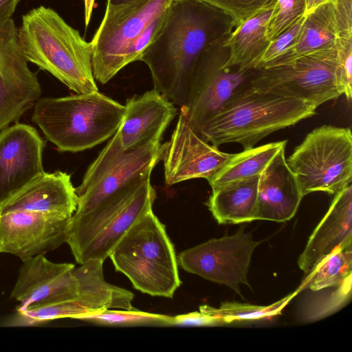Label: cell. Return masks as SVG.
I'll return each instance as SVG.
<instances>
[{"label": "cell", "instance_id": "29", "mask_svg": "<svg viewBox=\"0 0 352 352\" xmlns=\"http://www.w3.org/2000/svg\"><path fill=\"white\" fill-rule=\"evenodd\" d=\"M327 294L312 300L302 312V320L315 322L338 311L351 300L352 274Z\"/></svg>", "mask_w": 352, "mask_h": 352}, {"label": "cell", "instance_id": "17", "mask_svg": "<svg viewBox=\"0 0 352 352\" xmlns=\"http://www.w3.org/2000/svg\"><path fill=\"white\" fill-rule=\"evenodd\" d=\"M124 106L126 110L118 129L124 151L160 141L177 111L175 104L155 89L127 99Z\"/></svg>", "mask_w": 352, "mask_h": 352}, {"label": "cell", "instance_id": "3", "mask_svg": "<svg viewBox=\"0 0 352 352\" xmlns=\"http://www.w3.org/2000/svg\"><path fill=\"white\" fill-rule=\"evenodd\" d=\"M316 108L304 100L262 94L250 86L235 91L195 131L217 147L235 142L248 149L268 135L314 116Z\"/></svg>", "mask_w": 352, "mask_h": 352}, {"label": "cell", "instance_id": "39", "mask_svg": "<svg viewBox=\"0 0 352 352\" xmlns=\"http://www.w3.org/2000/svg\"><path fill=\"white\" fill-rule=\"evenodd\" d=\"M135 0H107V4L111 6H119L122 4L128 3Z\"/></svg>", "mask_w": 352, "mask_h": 352}, {"label": "cell", "instance_id": "18", "mask_svg": "<svg viewBox=\"0 0 352 352\" xmlns=\"http://www.w3.org/2000/svg\"><path fill=\"white\" fill-rule=\"evenodd\" d=\"M77 208L71 175L57 170L43 173L0 204V214L25 210L69 219Z\"/></svg>", "mask_w": 352, "mask_h": 352}, {"label": "cell", "instance_id": "24", "mask_svg": "<svg viewBox=\"0 0 352 352\" xmlns=\"http://www.w3.org/2000/svg\"><path fill=\"white\" fill-rule=\"evenodd\" d=\"M156 192L148 181L130 204L91 243L79 264L89 259L104 261L126 231L142 217L153 210Z\"/></svg>", "mask_w": 352, "mask_h": 352}, {"label": "cell", "instance_id": "34", "mask_svg": "<svg viewBox=\"0 0 352 352\" xmlns=\"http://www.w3.org/2000/svg\"><path fill=\"white\" fill-rule=\"evenodd\" d=\"M166 12L150 23L129 47L124 59L125 66L132 62L140 60L145 50L160 30Z\"/></svg>", "mask_w": 352, "mask_h": 352}, {"label": "cell", "instance_id": "30", "mask_svg": "<svg viewBox=\"0 0 352 352\" xmlns=\"http://www.w3.org/2000/svg\"><path fill=\"white\" fill-rule=\"evenodd\" d=\"M335 83L349 102L352 97V27H338L336 41Z\"/></svg>", "mask_w": 352, "mask_h": 352}, {"label": "cell", "instance_id": "38", "mask_svg": "<svg viewBox=\"0 0 352 352\" xmlns=\"http://www.w3.org/2000/svg\"><path fill=\"white\" fill-rule=\"evenodd\" d=\"M337 0H306L307 1V10L306 13L311 12L314 9L318 7L319 5L327 3L333 2L335 3ZM305 13V14H306Z\"/></svg>", "mask_w": 352, "mask_h": 352}, {"label": "cell", "instance_id": "25", "mask_svg": "<svg viewBox=\"0 0 352 352\" xmlns=\"http://www.w3.org/2000/svg\"><path fill=\"white\" fill-rule=\"evenodd\" d=\"M287 140L271 142L244 149L232 156L207 179L212 189L233 182L260 175Z\"/></svg>", "mask_w": 352, "mask_h": 352}, {"label": "cell", "instance_id": "6", "mask_svg": "<svg viewBox=\"0 0 352 352\" xmlns=\"http://www.w3.org/2000/svg\"><path fill=\"white\" fill-rule=\"evenodd\" d=\"M286 161L302 197L317 191L334 195L351 183V131L332 125L316 128Z\"/></svg>", "mask_w": 352, "mask_h": 352}, {"label": "cell", "instance_id": "13", "mask_svg": "<svg viewBox=\"0 0 352 352\" xmlns=\"http://www.w3.org/2000/svg\"><path fill=\"white\" fill-rule=\"evenodd\" d=\"M233 154L221 151L192 128L184 106L168 142L162 144V160L167 186L197 178L208 179Z\"/></svg>", "mask_w": 352, "mask_h": 352}, {"label": "cell", "instance_id": "8", "mask_svg": "<svg viewBox=\"0 0 352 352\" xmlns=\"http://www.w3.org/2000/svg\"><path fill=\"white\" fill-rule=\"evenodd\" d=\"M162 152L160 141L124 151L117 131L75 188L77 208L73 215L89 213L135 177L153 169L162 160Z\"/></svg>", "mask_w": 352, "mask_h": 352}, {"label": "cell", "instance_id": "35", "mask_svg": "<svg viewBox=\"0 0 352 352\" xmlns=\"http://www.w3.org/2000/svg\"><path fill=\"white\" fill-rule=\"evenodd\" d=\"M223 324L221 320L208 316L200 311L177 315L172 316L171 318V325L210 327Z\"/></svg>", "mask_w": 352, "mask_h": 352}, {"label": "cell", "instance_id": "5", "mask_svg": "<svg viewBox=\"0 0 352 352\" xmlns=\"http://www.w3.org/2000/svg\"><path fill=\"white\" fill-rule=\"evenodd\" d=\"M109 257L144 294L172 298L181 285L174 245L153 210L126 231Z\"/></svg>", "mask_w": 352, "mask_h": 352}, {"label": "cell", "instance_id": "14", "mask_svg": "<svg viewBox=\"0 0 352 352\" xmlns=\"http://www.w3.org/2000/svg\"><path fill=\"white\" fill-rule=\"evenodd\" d=\"M69 219L25 210L0 214V253L24 262L54 250L66 242Z\"/></svg>", "mask_w": 352, "mask_h": 352}, {"label": "cell", "instance_id": "26", "mask_svg": "<svg viewBox=\"0 0 352 352\" xmlns=\"http://www.w3.org/2000/svg\"><path fill=\"white\" fill-rule=\"evenodd\" d=\"M296 292L313 291L339 285L352 274V243L336 248L308 273Z\"/></svg>", "mask_w": 352, "mask_h": 352}, {"label": "cell", "instance_id": "21", "mask_svg": "<svg viewBox=\"0 0 352 352\" xmlns=\"http://www.w3.org/2000/svg\"><path fill=\"white\" fill-rule=\"evenodd\" d=\"M305 16L298 42L261 68L287 64L314 52L335 48L338 30L335 3L320 4Z\"/></svg>", "mask_w": 352, "mask_h": 352}, {"label": "cell", "instance_id": "2", "mask_svg": "<svg viewBox=\"0 0 352 352\" xmlns=\"http://www.w3.org/2000/svg\"><path fill=\"white\" fill-rule=\"evenodd\" d=\"M18 35L28 62L47 71L76 94L98 91L90 43L55 10L43 6L30 10L22 16Z\"/></svg>", "mask_w": 352, "mask_h": 352}, {"label": "cell", "instance_id": "32", "mask_svg": "<svg viewBox=\"0 0 352 352\" xmlns=\"http://www.w3.org/2000/svg\"><path fill=\"white\" fill-rule=\"evenodd\" d=\"M234 18L236 26L261 10L272 6L275 0H201Z\"/></svg>", "mask_w": 352, "mask_h": 352}, {"label": "cell", "instance_id": "22", "mask_svg": "<svg viewBox=\"0 0 352 352\" xmlns=\"http://www.w3.org/2000/svg\"><path fill=\"white\" fill-rule=\"evenodd\" d=\"M274 6L265 8L235 27L224 44L229 56L222 68L254 70L270 41L265 36Z\"/></svg>", "mask_w": 352, "mask_h": 352}, {"label": "cell", "instance_id": "7", "mask_svg": "<svg viewBox=\"0 0 352 352\" xmlns=\"http://www.w3.org/2000/svg\"><path fill=\"white\" fill-rule=\"evenodd\" d=\"M172 0H135L119 6L107 3L92 41V69L95 80L104 85L122 68L127 49L142 32L164 14Z\"/></svg>", "mask_w": 352, "mask_h": 352}, {"label": "cell", "instance_id": "27", "mask_svg": "<svg viewBox=\"0 0 352 352\" xmlns=\"http://www.w3.org/2000/svg\"><path fill=\"white\" fill-rule=\"evenodd\" d=\"M298 294L296 290L294 293L267 306L237 302H225L217 308L208 305H201L199 311L221 320L223 324L240 320H256L269 318L279 314L289 302Z\"/></svg>", "mask_w": 352, "mask_h": 352}, {"label": "cell", "instance_id": "1", "mask_svg": "<svg viewBox=\"0 0 352 352\" xmlns=\"http://www.w3.org/2000/svg\"><path fill=\"white\" fill-rule=\"evenodd\" d=\"M236 26L232 16L203 1L172 0L160 30L140 58L150 70L154 89L185 106L197 62L224 45Z\"/></svg>", "mask_w": 352, "mask_h": 352}, {"label": "cell", "instance_id": "33", "mask_svg": "<svg viewBox=\"0 0 352 352\" xmlns=\"http://www.w3.org/2000/svg\"><path fill=\"white\" fill-rule=\"evenodd\" d=\"M305 17V16H302L290 28L270 41L255 69L278 58L298 42Z\"/></svg>", "mask_w": 352, "mask_h": 352}, {"label": "cell", "instance_id": "10", "mask_svg": "<svg viewBox=\"0 0 352 352\" xmlns=\"http://www.w3.org/2000/svg\"><path fill=\"white\" fill-rule=\"evenodd\" d=\"M260 243L240 229L231 236L212 239L182 252L178 265L208 280L225 285L240 294L239 286L249 287L252 256Z\"/></svg>", "mask_w": 352, "mask_h": 352}, {"label": "cell", "instance_id": "15", "mask_svg": "<svg viewBox=\"0 0 352 352\" xmlns=\"http://www.w3.org/2000/svg\"><path fill=\"white\" fill-rule=\"evenodd\" d=\"M74 267L73 263L52 262L45 254L23 262L10 294L19 302L16 311L77 298Z\"/></svg>", "mask_w": 352, "mask_h": 352}, {"label": "cell", "instance_id": "12", "mask_svg": "<svg viewBox=\"0 0 352 352\" xmlns=\"http://www.w3.org/2000/svg\"><path fill=\"white\" fill-rule=\"evenodd\" d=\"M228 56V48L217 47L202 55L195 66L184 106L194 131L223 107L249 72L222 68Z\"/></svg>", "mask_w": 352, "mask_h": 352}, {"label": "cell", "instance_id": "37", "mask_svg": "<svg viewBox=\"0 0 352 352\" xmlns=\"http://www.w3.org/2000/svg\"><path fill=\"white\" fill-rule=\"evenodd\" d=\"M96 0H84V11H85V28L89 24L93 9L94 8Z\"/></svg>", "mask_w": 352, "mask_h": 352}, {"label": "cell", "instance_id": "31", "mask_svg": "<svg viewBox=\"0 0 352 352\" xmlns=\"http://www.w3.org/2000/svg\"><path fill=\"white\" fill-rule=\"evenodd\" d=\"M306 0H275L267 21L265 36L272 41L305 16Z\"/></svg>", "mask_w": 352, "mask_h": 352}, {"label": "cell", "instance_id": "19", "mask_svg": "<svg viewBox=\"0 0 352 352\" xmlns=\"http://www.w3.org/2000/svg\"><path fill=\"white\" fill-rule=\"evenodd\" d=\"M285 147L276 153L260 175L256 220L288 221L296 213L303 197L287 165Z\"/></svg>", "mask_w": 352, "mask_h": 352}, {"label": "cell", "instance_id": "20", "mask_svg": "<svg viewBox=\"0 0 352 352\" xmlns=\"http://www.w3.org/2000/svg\"><path fill=\"white\" fill-rule=\"evenodd\" d=\"M352 243L351 184L334 195L329 208L310 236L298 264L308 274L339 245Z\"/></svg>", "mask_w": 352, "mask_h": 352}, {"label": "cell", "instance_id": "28", "mask_svg": "<svg viewBox=\"0 0 352 352\" xmlns=\"http://www.w3.org/2000/svg\"><path fill=\"white\" fill-rule=\"evenodd\" d=\"M172 316L133 310L104 309L79 315L76 319L104 325H171Z\"/></svg>", "mask_w": 352, "mask_h": 352}, {"label": "cell", "instance_id": "23", "mask_svg": "<svg viewBox=\"0 0 352 352\" xmlns=\"http://www.w3.org/2000/svg\"><path fill=\"white\" fill-rule=\"evenodd\" d=\"M260 175L212 189L206 202L219 223H241L256 220Z\"/></svg>", "mask_w": 352, "mask_h": 352}, {"label": "cell", "instance_id": "11", "mask_svg": "<svg viewBox=\"0 0 352 352\" xmlns=\"http://www.w3.org/2000/svg\"><path fill=\"white\" fill-rule=\"evenodd\" d=\"M28 63L14 20L0 19V132L17 122L41 96L36 73Z\"/></svg>", "mask_w": 352, "mask_h": 352}, {"label": "cell", "instance_id": "4", "mask_svg": "<svg viewBox=\"0 0 352 352\" xmlns=\"http://www.w3.org/2000/svg\"><path fill=\"white\" fill-rule=\"evenodd\" d=\"M32 120L60 151H82L107 140L119 129L125 106L98 91L38 98Z\"/></svg>", "mask_w": 352, "mask_h": 352}, {"label": "cell", "instance_id": "9", "mask_svg": "<svg viewBox=\"0 0 352 352\" xmlns=\"http://www.w3.org/2000/svg\"><path fill=\"white\" fill-rule=\"evenodd\" d=\"M336 47L283 65L254 69L251 87L262 94L304 100L317 107L340 94L335 83Z\"/></svg>", "mask_w": 352, "mask_h": 352}, {"label": "cell", "instance_id": "36", "mask_svg": "<svg viewBox=\"0 0 352 352\" xmlns=\"http://www.w3.org/2000/svg\"><path fill=\"white\" fill-rule=\"evenodd\" d=\"M20 0H0V19L10 18Z\"/></svg>", "mask_w": 352, "mask_h": 352}, {"label": "cell", "instance_id": "16", "mask_svg": "<svg viewBox=\"0 0 352 352\" xmlns=\"http://www.w3.org/2000/svg\"><path fill=\"white\" fill-rule=\"evenodd\" d=\"M45 144L28 124L16 123L0 132V204L45 172Z\"/></svg>", "mask_w": 352, "mask_h": 352}]
</instances>
